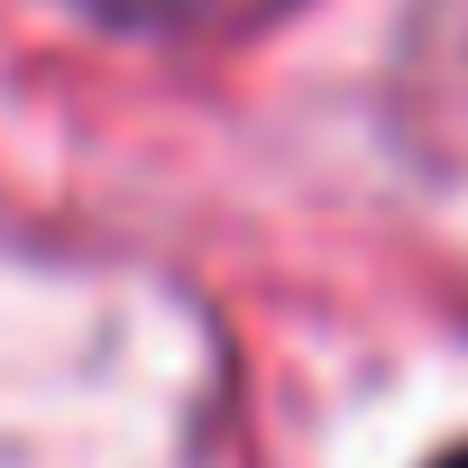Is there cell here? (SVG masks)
Wrapping results in <instances>:
<instances>
[{
    "instance_id": "cell-1",
    "label": "cell",
    "mask_w": 468,
    "mask_h": 468,
    "mask_svg": "<svg viewBox=\"0 0 468 468\" xmlns=\"http://www.w3.org/2000/svg\"><path fill=\"white\" fill-rule=\"evenodd\" d=\"M120 28H156V37H220V28H258L285 0H92Z\"/></svg>"
},
{
    "instance_id": "cell-2",
    "label": "cell",
    "mask_w": 468,
    "mask_h": 468,
    "mask_svg": "<svg viewBox=\"0 0 468 468\" xmlns=\"http://www.w3.org/2000/svg\"><path fill=\"white\" fill-rule=\"evenodd\" d=\"M431 468H468V450H450V459H431Z\"/></svg>"
}]
</instances>
